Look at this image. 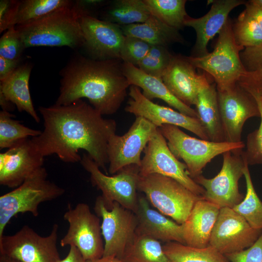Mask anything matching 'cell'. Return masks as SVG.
Masks as SVG:
<instances>
[{"mask_svg":"<svg viewBox=\"0 0 262 262\" xmlns=\"http://www.w3.org/2000/svg\"><path fill=\"white\" fill-rule=\"evenodd\" d=\"M251 2L262 7V0H251Z\"/></svg>","mask_w":262,"mask_h":262,"instance_id":"obj_50","label":"cell"},{"mask_svg":"<svg viewBox=\"0 0 262 262\" xmlns=\"http://www.w3.org/2000/svg\"><path fill=\"white\" fill-rule=\"evenodd\" d=\"M107 3L102 0H77L73 1L72 8L79 18L83 16L95 17L94 13H99Z\"/></svg>","mask_w":262,"mask_h":262,"instance_id":"obj_43","label":"cell"},{"mask_svg":"<svg viewBox=\"0 0 262 262\" xmlns=\"http://www.w3.org/2000/svg\"><path fill=\"white\" fill-rule=\"evenodd\" d=\"M143 152L144 156L139 167L140 176L160 174L175 180L197 195L204 194V189L190 176L186 164L171 151L159 128Z\"/></svg>","mask_w":262,"mask_h":262,"instance_id":"obj_13","label":"cell"},{"mask_svg":"<svg viewBox=\"0 0 262 262\" xmlns=\"http://www.w3.org/2000/svg\"><path fill=\"white\" fill-rule=\"evenodd\" d=\"M217 91L225 141L241 142L242 129L246 121L253 117H260L257 102L238 83Z\"/></svg>","mask_w":262,"mask_h":262,"instance_id":"obj_15","label":"cell"},{"mask_svg":"<svg viewBox=\"0 0 262 262\" xmlns=\"http://www.w3.org/2000/svg\"><path fill=\"white\" fill-rule=\"evenodd\" d=\"M90 175L93 186L101 191L104 202L110 209L114 202L134 212L137 207L138 182L139 166H127L117 173L109 176L103 173L99 167L87 154L84 153L80 162Z\"/></svg>","mask_w":262,"mask_h":262,"instance_id":"obj_8","label":"cell"},{"mask_svg":"<svg viewBox=\"0 0 262 262\" xmlns=\"http://www.w3.org/2000/svg\"><path fill=\"white\" fill-rule=\"evenodd\" d=\"M72 4L41 18L16 25L25 49L32 47H82L84 37Z\"/></svg>","mask_w":262,"mask_h":262,"instance_id":"obj_3","label":"cell"},{"mask_svg":"<svg viewBox=\"0 0 262 262\" xmlns=\"http://www.w3.org/2000/svg\"><path fill=\"white\" fill-rule=\"evenodd\" d=\"M44 121L41 133L32 141L44 157L56 154L63 162H81L80 150H84L107 174V146L115 134L116 123L106 119L82 99L66 105L40 106Z\"/></svg>","mask_w":262,"mask_h":262,"instance_id":"obj_1","label":"cell"},{"mask_svg":"<svg viewBox=\"0 0 262 262\" xmlns=\"http://www.w3.org/2000/svg\"><path fill=\"white\" fill-rule=\"evenodd\" d=\"M212 6L209 12L199 18L188 16L184 26L193 28L196 33V41L193 48V57H202L209 53V42L219 33L229 20V13L240 5L245 4L242 0H208Z\"/></svg>","mask_w":262,"mask_h":262,"instance_id":"obj_21","label":"cell"},{"mask_svg":"<svg viewBox=\"0 0 262 262\" xmlns=\"http://www.w3.org/2000/svg\"><path fill=\"white\" fill-rule=\"evenodd\" d=\"M47 177L46 169L42 166L19 186L0 196V239L12 217L25 213L37 217L40 204L64 194L65 189L49 180Z\"/></svg>","mask_w":262,"mask_h":262,"instance_id":"obj_5","label":"cell"},{"mask_svg":"<svg viewBox=\"0 0 262 262\" xmlns=\"http://www.w3.org/2000/svg\"><path fill=\"white\" fill-rule=\"evenodd\" d=\"M44 157L31 138L22 140L0 153V184L16 188L33 173L43 166Z\"/></svg>","mask_w":262,"mask_h":262,"instance_id":"obj_19","label":"cell"},{"mask_svg":"<svg viewBox=\"0 0 262 262\" xmlns=\"http://www.w3.org/2000/svg\"><path fill=\"white\" fill-rule=\"evenodd\" d=\"M10 112H0V148H9L20 141L39 135L42 131L31 129L14 119Z\"/></svg>","mask_w":262,"mask_h":262,"instance_id":"obj_33","label":"cell"},{"mask_svg":"<svg viewBox=\"0 0 262 262\" xmlns=\"http://www.w3.org/2000/svg\"><path fill=\"white\" fill-rule=\"evenodd\" d=\"M122 260L127 262H170L159 241L137 234Z\"/></svg>","mask_w":262,"mask_h":262,"instance_id":"obj_30","label":"cell"},{"mask_svg":"<svg viewBox=\"0 0 262 262\" xmlns=\"http://www.w3.org/2000/svg\"><path fill=\"white\" fill-rule=\"evenodd\" d=\"M245 161L244 176L246 194L243 200L232 209L243 217L252 228L262 230V201L254 189L248 164Z\"/></svg>","mask_w":262,"mask_h":262,"instance_id":"obj_32","label":"cell"},{"mask_svg":"<svg viewBox=\"0 0 262 262\" xmlns=\"http://www.w3.org/2000/svg\"><path fill=\"white\" fill-rule=\"evenodd\" d=\"M33 64H20L8 77L0 81V93L14 104L20 112H25L37 122L40 117L36 112L29 89V79Z\"/></svg>","mask_w":262,"mask_h":262,"instance_id":"obj_25","label":"cell"},{"mask_svg":"<svg viewBox=\"0 0 262 262\" xmlns=\"http://www.w3.org/2000/svg\"><path fill=\"white\" fill-rule=\"evenodd\" d=\"M69 0H20L16 26L41 18L60 9L71 5Z\"/></svg>","mask_w":262,"mask_h":262,"instance_id":"obj_34","label":"cell"},{"mask_svg":"<svg viewBox=\"0 0 262 262\" xmlns=\"http://www.w3.org/2000/svg\"><path fill=\"white\" fill-rule=\"evenodd\" d=\"M120 27L125 36L139 38L150 45L166 47L172 43L184 41L178 30L169 27L152 15L143 23Z\"/></svg>","mask_w":262,"mask_h":262,"instance_id":"obj_27","label":"cell"},{"mask_svg":"<svg viewBox=\"0 0 262 262\" xmlns=\"http://www.w3.org/2000/svg\"><path fill=\"white\" fill-rule=\"evenodd\" d=\"M122 72L130 86L134 85L142 89V94L151 100L159 98L185 115L198 118L196 110L176 98L166 86L162 79L149 75L137 66L123 62Z\"/></svg>","mask_w":262,"mask_h":262,"instance_id":"obj_24","label":"cell"},{"mask_svg":"<svg viewBox=\"0 0 262 262\" xmlns=\"http://www.w3.org/2000/svg\"><path fill=\"white\" fill-rule=\"evenodd\" d=\"M243 152L237 149L223 153L222 168L214 177L208 179L200 175L194 179L204 189V199L220 208H233L243 200L238 187L246 163Z\"/></svg>","mask_w":262,"mask_h":262,"instance_id":"obj_9","label":"cell"},{"mask_svg":"<svg viewBox=\"0 0 262 262\" xmlns=\"http://www.w3.org/2000/svg\"><path fill=\"white\" fill-rule=\"evenodd\" d=\"M225 256L230 262H262V232L249 247Z\"/></svg>","mask_w":262,"mask_h":262,"instance_id":"obj_42","label":"cell"},{"mask_svg":"<svg viewBox=\"0 0 262 262\" xmlns=\"http://www.w3.org/2000/svg\"><path fill=\"white\" fill-rule=\"evenodd\" d=\"M170 262H230L226 256L208 246L196 248L176 242H166L163 246Z\"/></svg>","mask_w":262,"mask_h":262,"instance_id":"obj_29","label":"cell"},{"mask_svg":"<svg viewBox=\"0 0 262 262\" xmlns=\"http://www.w3.org/2000/svg\"><path fill=\"white\" fill-rule=\"evenodd\" d=\"M245 49L236 42L232 23L229 19L218 33L213 51L202 57L187 56L196 68L203 70L213 79L217 90H225L251 74L242 62L240 53Z\"/></svg>","mask_w":262,"mask_h":262,"instance_id":"obj_4","label":"cell"},{"mask_svg":"<svg viewBox=\"0 0 262 262\" xmlns=\"http://www.w3.org/2000/svg\"><path fill=\"white\" fill-rule=\"evenodd\" d=\"M21 59L9 60L0 57V81L10 76L20 65Z\"/></svg>","mask_w":262,"mask_h":262,"instance_id":"obj_44","label":"cell"},{"mask_svg":"<svg viewBox=\"0 0 262 262\" xmlns=\"http://www.w3.org/2000/svg\"><path fill=\"white\" fill-rule=\"evenodd\" d=\"M64 219L68 222L69 228L61 240L62 246L76 247L85 261L102 257L104 244L100 220L91 212L88 204L80 203L74 208L69 206Z\"/></svg>","mask_w":262,"mask_h":262,"instance_id":"obj_10","label":"cell"},{"mask_svg":"<svg viewBox=\"0 0 262 262\" xmlns=\"http://www.w3.org/2000/svg\"><path fill=\"white\" fill-rule=\"evenodd\" d=\"M245 10L252 16L260 24L262 28V7L250 0L245 3Z\"/></svg>","mask_w":262,"mask_h":262,"instance_id":"obj_45","label":"cell"},{"mask_svg":"<svg viewBox=\"0 0 262 262\" xmlns=\"http://www.w3.org/2000/svg\"><path fill=\"white\" fill-rule=\"evenodd\" d=\"M262 232V230L252 228L232 208H222L213 228L209 245L226 255L249 247Z\"/></svg>","mask_w":262,"mask_h":262,"instance_id":"obj_16","label":"cell"},{"mask_svg":"<svg viewBox=\"0 0 262 262\" xmlns=\"http://www.w3.org/2000/svg\"><path fill=\"white\" fill-rule=\"evenodd\" d=\"M255 100L260 113L261 122L259 128L247 135L246 150L243 152L248 165L262 164V96L256 97Z\"/></svg>","mask_w":262,"mask_h":262,"instance_id":"obj_37","label":"cell"},{"mask_svg":"<svg viewBox=\"0 0 262 262\" xmlns=\"http://www.w3.org/2000/svg\"><path fill=\"white\" fill-rule=\"evenodd\" d=\"M86 262H127L122 259L114 256L102 257L100 258L86 261Z\"/></svg>","mask_w":262,"mask_h":262,"instance_id":"obj_48","label":"cell"},{"mask_svg":"<svg viewBox=\"0 0 262 262\" xmlns=\"http://www.w3.org/2000/svg\"><path fill=\"white\" fill-rule=\"evenodd\" d=\"M173 57L166 47L151 45L147 54L139 62L137 67L149 75L162 79Z\"/></svg>","mask_w":262,"mask_h":262,"instance_id":"obj_36","label":"cell"},{"mask_svg":"<svg viewBox=\"0 0 262 262\" xmlns=\"http://www.w3.org/2000/svg\"><path fill=\"white\" fill-rule=\"evenodd\" d=\"M151 15L167 25L176 30L184 26L188 16L185 10V0H143Z\"/></svg>","mask_w":262,"mask_h":262,"instance_id":"obj_31","label":"cell"},{"mask_svg":"<svg viewBox=\"0 0 262 262\" xmlns=\"http://www.w3.org/2000/svg\"><path fill=\"white\" fill-rule=\"evenodd\" d=\"M25 47L15 26L6 31L0 39V57L9 60L21 59Z\"/></svg>","mask_w":262,"mask_h":262,"instance_id":"obj_39","label":"cell"},{"mask_svg":"<svg viewBox=\"0 0 262 262\" xmlns=\"http://www.w3.org/2000/svg\"><path fill=\"white\" fill-rule=\"evenodd\" d=\"M107 4L98 18L119 26L143 23L151 15L143 0H116Z\"/></svg>","mask_w":262,"mask_h":262,"instance_id":"obj_28","label":"cell"},{"mask_svg":"<svg viewBox=\"0 0 262 262\" xmlns=\"http://www.w3.org/2000/svg\"><path fill=\"white\" fill-rule=\"evenodd\" d=\"M158 128L141 116L122 136L114 134L107 146L108 172L114 175L127 166L141 165V154Z\"/></svg>","mask_w":262,"mask_h":262,"instance_id":"obj_14","label":"cell"},{"mask_svg":"<svg viewBox=\"0 0 262 262\" xmlns=\"http://www.w3.org/2000/svg\"><path fill=\"white\" fill-rule=\"evenodd\" d=\"M0 105L3 111L10 112L15 108V105L8 100L1 93H0Z\"/></svg>","mask_w":262,"mask_h":262,"instance_id":"obj_47","label":"cell"},{"mask_svg":"<svg viewBox=\"0 0 262 262\" xmlns=\"http://www.w3.org/2000/svg\"><path fill=\"white\" fill-rule=\"evenodd\" d=\"M196 69L187 56L173 55L162 77L170 92L190 107L195 105L200 89L208 80L204 73L199 75Z\"/></svg>","mask_w":262,"mask_h":262,"instance_id":"obj_20","label":"cell"},{"mask_svg":"<svg viewBox=\"0 0 262 262\" xmlns=\"http://www.w3.org/2000/svg\"><path fill=\"white\" fill-rule=\"evenodd\" d=\"M84 47L96 60L120 59L125 36L120 26L89 16L79 18Z\"/></svg>","mask_w":262,"mask_h":262,"instance_id":"obj_18","label":"cell"},{"mask_svg":"<svg viewBox=\"0 0 262 262\" xmlns=\"http://www.w3.org/2000/svg\"><path fill=\"white\" fill-rule=\"evenodd\" d=\"M158 128L171 151L177 159L183 160L193 180L201 175L203 169L215 157L227 151L243 149L246 146L243 141L215 142L196 138L171 125H163Z\"/></svg>","mask_w":262,"mask_h":262,"instance_id":"obj_7","label":"cell"},{"mask_svg":"<svg viewBox=\"0 0 262 262\" xmlns=\"http://www.w3.org/2000/svg\"><path fill=\"white\" fill-rule=\"evenodd\" d=\"M137 188L159 212L180 225L196 202L202 197L175 180L158 174L139 175Z\"/></svg>","mask_w":262,"mask_h":262,"instance_id":"obj_6","label":"cell"},{"mask_svg":"<svg viewBox=\"0 0 262 262\" xmlns=\"http://www.w3.org/2000/svg\"><path fill=\"white\" fill-rule=\"evenodd\" d=\"M195 106L198 118L210 141L224 142L215 83H211L209 80L206 82L199 91Z\"/></svg>","mask_w":262,"mask_h":262,"instance_id":"obj_26","label":"cell"},{"mask_svg":"<svg viewBox=\"0 0 262 262\" xmlns=\"http://www.w3.org/2000/svg\"><path fill=\"white\" fill-rule=\"evenodd\" d=\"M0 262H21L17 260L8 257L5 255L0 254Z\"/></svg>","mask_w":262,"mask_h":262,"instance_id":"obj_49","label":"cell"},{"mask_svg":"<svg viewBox=\"0 0 262 262\" xmlns=\"http://www.w3.org/2000/svg\"><path fill=\"white\" fill-rule=\"evenodd\" d=\"M129 95L131 98L125 108L126 112L132 114L136 117H143L157 128L164 124L181 127L202 139L210 140L198 118L154 103L145 98L140 89L136 86H130Z\"/></svg>","mask_w":262,"mask_h":262,"instance_id":"obj_17","label":"cell"},{"mask_svg":"<svg viewBox=\"0 0 262 262\" xmlns=\"http://www.w3.org/2000/svg\"><path fill=\"white\" fill-rule=\"evenodd\" d=\"M151 46L139 38L125 36L120 51V59L123 62L137 66L147 54Z\"/></svg>","mask_w":262,"mask_h":262,"instance_id":"obj_38","label":"cell"},{"mask_svg":"<svg viewBox=\"0 0 262 262\" xmlns=\"http://www.w3.org/2000/svg\"><path fill=\"white\" fill-rule=\"evenodd\" d=\"M119 60H96L75 54L60 72L55 104L66 105L85 98L102 115L115 113L130 86Z\"/></svg>","mask_w":262,"mask_h":262,"instance_id":"obj_2","label":"cell"},{"mask_svg":"<svg viewBox=\"0 0 262 262\" xmlns=\"http://www.w3.org/2000/svg\"><path fill=\"white\" fill-rule=\"evenodd\" d=\"M232 30L237 44L245 48L262 44V28L245 10L232 24Z\"/></svg>","mask_w":262,"mask_h":262,"instance_id":"obj_35","label":"cell"},{"mask_svg":"<svg viewBox=\"0 0 262 262\" xmlns=\"http://www.w3.org/2000/svg\"><path fill=\"white\" fill-rule=\"evenodd\" d=\"M137 218L136 234L163 242L185 244L182 225L151 208L144 196H139L134 212Z\"/></svg>","mask_w":262,"mask_h":262,"instance_id":"obj_22","label":"cell"},{"mask_svg":"<svg viewBox=\"0 0 262 262\" xmlns=\"http://www.w3.org/2000/svg\"><path fill=\"white\" fill-rule=\"evenodd\" d=\"M240 57L246 70L254 73L262 85V44L245 48Z\"/></svg>","mask_w":262,"mask_h":262,"instance_id":"obj_40","label":"cell"},{"mask_svg":"<svg viewBox=\"0 0 262 262\" xmlns=\"http://www.w3.org/2000/svg\"><path fill=\"white\" fill-rule=\"evenodd\" d=\"M57 262H86L79 250L74 246H70L69 252L65 258Z\"/></svg>","mask_w":262,"mask_h":262,"instance_id":"obj_46","label":"cell"},{"mask_svg":"<svg viewBox=\"0 0 262 262\" xmlns=\"http://www.w3.org/2000/svg\"><path fill=\"white\" fill-rule=\"evenodd\" d=\"M94 211L102 218L101 229L104 240L102 256L122 259L136 235L137 221L134 213L116 202L108 209L101 196L96 199Z\"/></svg>","mask_w":262,"mask_h":262,"instance_id":"obj_11","label":"cell"},{"mask_svg":"<svg viewBox=\"0 0 262 262\" xmlns=\"http://www.w3.org/2000/svg\"><path fill=\"white\" fill-rule=\"evenodd\" d=\"M20 0H0V33L15 26Z\"/></svg>","mask_w":262,"mask_h":262,"instance_id":"obj_41","label":"cell"},{"mask_svg":"<svg viewBox=\"0 0 262 262\" xmlns=\"http://www.w3.org/2000/svg\"><path fill=\"white\" fill-rule=\"evenodd\" d=\"M58 226L54 224L47 236L39 235L28 225L15 234L0 239V254L21 262H57L60 260L57 246Z\"/></svg>","mask_w":262,"mask_h":262,"instance_id":"obj_12","label":"cell"},{"mask_svg":"<svg viewBox=\"0 0 262 262\" xmlns=\"http://www.w3.org/2000/svg\"><path fill=\"white\" fill-rule=\"evenodd\" d=\"M220 208L202 197L194 205L182 224L185 245L196 248L209 246L211 234Z\"/></svg>","mask_w":262,"mask_h":262,"instance_id":"obj_23","label":"cell"}]
</instances>
